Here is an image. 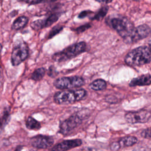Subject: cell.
I'll return each instance as SVG.
<instances>
[{"mask_svg":"<svg viewBox=\"0 0 151 151\" xmlns=\"http://www.w3.org/2000/svg\"><path fill=\"white\" fill-rule=\"evenodd\" d=\"M151 61V51L149 47L141 46L129 52L125 58V63L130 67H139Z\"/></svg>","mask_w":151,"mask_h":151,"instance_id":"cell-1","label":"cell"},{"mask_svg":"<svg viewBox=\"0 0 151 151\" xmlns=\"http://www.w3.org/2000/svg\"><path fill=\"white\" fill-rule=\"evenodd\" d=\"M87 91L83 88L77 90H63L54 96V100L58 104H73L83 100L87 96Z\"/></svg>","mask_w":151,"mask_h":151,"instance_id":"cell-2","label":"cell"},{"mask_svg":"<svg viewBox=\"0 0 151 151\" xmlns=\"http://www.w3.org/2000/svg\"><path fill=\"white\" fill-rule=\"evenodd\" d=\"M87 48V44L84 41L74 43L63 50L55 53L52 58L57 62H63L72 59L77 55L85 52Z\"/></svg>","mask_w":151,"mask_h":151,"instance_id":"cell-3","label":"cell"},{"mask_svg":"<svg viewBox=\"0 0 151 151\" xmlns=\"http://www.w3.org/2000/svg\"><path fill=\"white\" fill-rule=\"evenodd\" d=\"M109 25L125 40L132 33L134 29L133 24L124 17H114L110 19Z\"/></svg>","mask_w":151,"mask_h":151,"instance_id":"cell-4","label":"cell"},{"mask_svg":"<svg viewBox=\"0 0 151 151\" xmlns=\"http://www.w3.org/2000/svg\"><path fill=\"white\" fill-rule=\"evenodd\" d=\"M85 84L84 79L80 76H73L71 77H61L55 79L54 86L60 90L79 88Z\"/></svg>","mask_w":151,"mask_h":151,"instance_id":"cell-5","label":"cell"},{"mask_svg":"<svg viewBox=\"0 0 151 151\" xmlns=\"http://www.w3.org/2000/svg\"><path fill=\"white\" fill-rule=\"evenodd\" d=\"M29 55V48L27 44L21 41L16 44L13 47L11 61L13 66H17L27 60Z\"/></svg>","mask_w":151,"mask_h":151,"instance_id":"cell-6","label":"cell"},{"mask_svg":"<svg viewBox=\"0 0 151 151\" xmlns=\"http://www.w3.org/2000/svg\"><path fill=\"white\" fill-rule=\"evenodd\" d=\"M82 122L83 118L79 114H73L60 123L59 132L63 135H67L78 127Z\"/></svg>","mask_w":151,"mask_h":151,"instance_id":"cell-7","label":"cell"},{"mask_svg":"<svg viewBox=\"0 0 151 151\" xmlns=\"http://www.w3.org/2000/svg\"><path fill=\"white\" fill-rule=\"evenodd\" d=\"M151 117V113L147 110H139L129 111L126 113L124 118L126 121L130 124L146 123Z\"/></svg>","mask_w":151,"mask_h":151,"instance_id":"cell-8","label":"cell"},{"mask_svg":"<svg viewBox=\"0 0 151 151\" xmlns=\"http://www.w3.org/2000/svg\"><path fill=\"white\" fill-rule=\"evenodd\" d=\"M150 32L151 29L150 27L146 24H142L135 27L131 35L124 41L129 44L136 42L148 37Z\"/></svg>","mask_w":151,"mask_h":151,"instance_id":"cell-9","label":"cell"},{"mask_svg":"<svg viewBox=\"0 0 151 151\" xmlns=\"http://www.w3.org/2000/svg\"><path fill=\"white\" fill-rule=\"evenodd\" d=\"M54 139L51 136L39 134L31 138V145L38 149H45L54 144Z\"/></svg>","mask_w":151,"mask_h":151,"instance_id":"cell-10","label":"cell"},{"mask_svg":"<svg viewBox=\"0 0 151 151\" xmlns=\"http://www.w3.org/2000/svg\"><path fill=\"white\" fill-rule=\"evenodd\" d=\"M83 144V142L80 139H70L63 140L54 146L51 150L55 151H63L70 150L81 146Z\"/></svg>","mask_w":151,"mask_h":151,"instance_id":"cell-11","label":"cell"},{"mask_svg":"<svg viewBox=\"0 0 151 151\" xmlns=\"http://www.w3.org/2000/svg\"><path fill=\"white\" fill-rule=\"evenodd\" d=\"M151 84V76L149 74H143L136 78H133L129 83V86H149Z\"/></svg>","mask_w":151,"mask_h":151,"instance_id":"cell-12","label":"cell"},{"mask_svg":"<svg viewBox=\"0 0 151 151\" xmlns=\"http://www.w3.org/2000/svg\"><path fill=\"white\" fill-rule=\"evenodd\" d=\"M119 145L122 147H130L135 145L137 142V139L134 136H125L122 137L119 141H118Z\"/></svg>","mask_w":151,"mask_h":151,"instance_id":"cell-13","label":"cell"},{"mask_svg":"<svg viewBox=\"0 0 151 151\" xmlns=\"http://www.w3.org/2000/svg\"><path fill=\"white\" fill-rule=\"evenodd\" d=\"M107 87V83L103 79H96L89 85L90 88L94 91H100L104 90Z\"/></svg>","mask_w":151,"mask_h":151,"instance_id":"cell-14","label":"cell"},{"mask_svg":"<svg viewBox=\"0 0 151 151\" xmlns=\"http://www.w3.org/2000/svg\"><path fill=\"white\" fill-rule=\"evenodd\" d=\"M28 22V19L27 17L21 16L17 18L13 22L12 28L15 30H18L24 28Z\"/></svg>","mask_w":151,"mask_h":151,"instance_id":"cell-15","label":"cell"},{"mask_svg":"<svg viewBox=\"0 0 151 151\" xmlns=\"http://www.w3.org/2000/svg\"><path fill=\"white\" fill-rule=\"evenodd\" d=\"M25 125L27 129L34 130H39L41 127V123L31 116H28L27 117L25 121Z\"/></svg>","mask_w":151,"mask_h":151,"instance_id":"cell-16","label":"cell"},{"mask_svg":"<svg viewBox=\"0 0 151 151\" xmlns=\"http://www.w3.org/2000/svg\"><path fill=\"white\" fill-rule=\"evenodd\" d=\"M46 70L44 67L36 69L31 74V78L34 81H40L45 76Z\"/></svg>","mask_w":151,"mask_h":151,"instance_id":"cell-17","label":"cell"},{"mask_svg":"<svg viewBox=\"0 0 151 151\" xmlns=\"http://www.w3.org/2000/svg\"><path fill=\"white\" fill-rule=\"evenodd\" d=\"M109 10L108 6H103L100 10L98 11V12L94 16V17L92 18V19L97 20V21H100L107 14V11Z\"/></svg>","mask_w":151,"mask_h":151,"instance_id":"cell-18","label":"cell"},{"mask_svg":"<svg viewBox=\"0 0 151 151\" xmlns=\"http://www.w3.org/2000/svg\"><path fill=\"white\" fill-rule=\"evenodd\" d=\"M59 17H60V14L57 13L51 14L46 19H44L45 27H48L51 26L52 24L55 22L58 19Z\"/></svg>","mask_w":151,"mask_h":151,"instance_id":"cell-19","label":"cell"},{"mask_svg":"<svg viewBox=\"0 0 151 151\" xmlns=\"http://www.w3.org/2000/svg\"><path fill=\"white\" fill-rule=\"evenodd\" d=\"M31 27L35 31H38L43 28H45L44 19H37L33 21L31 24Z\"/></svg>","mask_w":151,"mask_h":151,"instance_id":"cell-20","label":"cell"},{"mask_svg":"<svg viewBox=\"0 0 151 151\" xmlns=\"http://www.w3.org/2000/svg\"><path fill=\"white\" fill-rule=\"evenodd\" d=\"M63 28V26L61 25H56L50 31L49 34L48 35V38H51L54 36H55L56 34H58Z\"/></svg>","mask_w":151,"mask_h":151,"instance_id":"cell-21","label":"cell"},{"mask_svg":"<svg viewBox=\"0 0 151 151\" xmlns=\"http://www.w3.org/2000/svg\"><path fill=\"white\" fill-rule=\"evenodd\" d=\"M9 118V111L8 109L4 110V112L3 113V115L1 119V127L2 128L7 123Z\"/></svg>","mask_w":151,"mask_h":151,"instance_id":"cell-22","label":"cell"},{"mask_svg":"<svg viewBox=\"0 0 151 151\" xmlns=\"http://www.w3.org/2000/svg\"><path fill=\"white\" fill-rule=\"evenodd\" d=\"M142 137L146 139H151V128L146 129L141 132Z\"/></svg>","mask_w":151,"mask_h":151,"instance_id":"cell-23","label":"cell"},{"mask_svg":"<svg viewBox=\"0 0 151 151\" xmlns=\"http://www.w3.org/2000/svg\"><path fill=\"white\" fill-rule=\"evenodd\" d=\"M91 27V25L90 24H87L83 25H81L78 28H77L75 31L78 32V33H80V32H83L85 31H86L87 29H88V28H90Z\"/></svg>","mask_w":151,"mask_h":151,"instance_id":"cell-24","label":"cell"},{"mask_svg":"<svg viewBox=\"0 0 151 151\" xmlns=\"http://www.w3.org/2000/svg\"><path fill=\"white\" fill-rule=\"evenodd\" d=\"M121 148L119 142H113L110 145V149L111 150H117Z\"/></svg>","mask_w":151,"mask_h":151,"instance_id":"cell-25","label":"cell"},{"mask_svg":"<svg viewBox=\"0 0 151 151\" xmlns=\"http://www.w3.org/2000/svg\"><path fill=\"white\" fill-rule=\"evenodd\" d=\"M93 13L92 11H82L78 16V17L79 18H84L86 17H87L89 14Z\"/></svg>","mask_w":151,"mask_h":151,"instance_id":"cell-26","label":"cell"},{"mask_svg":"<svg viewBox=\"0 0 151 151\" xmlns=\"http://www.w3.org/2000/svg\"><path fill=\"white\" fill-rule=\"evenodd\" d=\"M24 1L25 2L28 3V4H38L41 2L42 0H22Z\"/></svg>","mask_w":151,"mask_h":151,"instance_id":"cell-27","label":"cell"},{"mask_svg":"<svg viewBox=\"0 0 151 151\" xmlns=\"http://www.w3.org/2000/svg\"><path fill=\"white\" fill-rule=\"evenodd\" d=\"M98 2H105V3H110L113 0H96Z\"/></svg>","mask_w":151,"mask_h":151,"instance_id":"cell-28","label":"cell"},{"mask_svg":"<svg viewBox=\"0 0 151 151\" xmlns=\"http://www.w3.org/2000/svg\"><path fill=\"white\" fill-rule=\"evenodd\" d=\"M149 48H150V50L151 51V41H150L149 42Z\"/></svg>","mask_w":151,"mask_h":151,"instance_id":"cell-29","label":"cell"},{"mask_svg":"<svg viewBox=\"0 0 151 151\" xmlns=\"http://www.w3.org/2000/svg\"><path fill=\"white\" fill-rule=\"evenodd\" d=\"M50 1H56V0H50Z\"/></svg>","mask_w":151,"mask_h":151,"instance_id":"cell-30","label":"cell"},{"mask_svg":"<svg viewBox=\"0 0 151 151\" xmlns=\"http://www.w3.org/2000/svg\"><path fill=\"white\" fill-rule=\"evenodd\" d=\"M133 1H140V0H133Z\"/></svg>","mask_w":151,"mask_h":151,"instance_id":"cell-31","label":"cell"}]
</instances>
